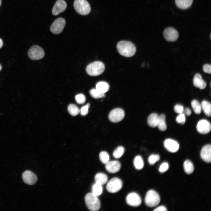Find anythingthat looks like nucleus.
I'll return each mask as SVG.
<instances>
[{
	"label": "nucleus",
	"mask_w": 211,
	"mask_h": 211,
	"mask_svg": "<svg viewBox=\"0 0 211 211\" xmlns=\"http://www.w3.org/2000/svg\"><path fill=\"white\" fill-rule=\"evenodd\" d=\"M117 48L119 53L122 55L130 57L133 56L136 51V48L132 42L127 41H121L118 42Z\"/></svg>",
	"instance_id": "1"
},
{
	"label": "nucleus",
	"mask_w": 211,
	"mask_h": 211,
	"mask_svg": "<svg viewBox=\"0 0 211 211\" xmlns=\"http://www.w3.org/2000/svg\"><path fill=\"white\" fill-rule=\"evenodd\" d=\"M105 66L102 62L95 61L89 64L86 70L87 74L91 76H95L102 74L105 70Z\"/></svg>",
	"instance_id": "2"
},
{
	"label": "nucleus",
	"mask_w": 211,
	"mask_h": 211,
	"mask_svg": "<svg viewBox=\"0 0 211 211\" xmlns=\"http://www.w3.org/2000/svg\"><path fill=\"white\" fill-rule=\"evenodd\" d=\"M85 200L86 206L90 210L96 211L100 209V201L97 196L93 193L87 194L85 197Z\"/></svg>",
	"instance_id": "3"
},
{
	"label": "nucleus",
	"mask_w": 211,
	"mask_h": 211,
	"mask_svg": "<svg viewBox=\"0 0 211 211\" xmlns=\"http://www.w3.org/2000/svg\"><path fill=\"white\" fill-rule=\"evenodd\" d=\"M73 5L75 10L80 15H86L91 11L90 6L86 0H75Z\"/></svg>",
	"instance_id": "4"
},
{
	"label": "nucleus",
	"mask_w": 211,
	"mask_h": 211,
	"mask_svg": "<svg viewBox=\"0 0 211 211\" xmlns=\"http://www.w3.org/2000/svg\"><path fill=\"white\" fill-rule=\"evenodd\" d=\"M144 200L147 206L153 207L159 204L160 198L159 194L153 190H150L147 192Z\"/></svg>",
	"instance_id": "5"
},
{
	"label": "nucleus",
	"mask_w": 211,
	"mask_h": 211,
	"mask_svg": "<svg viewBox=\"0 0 211 211\" xmlns=\"http://www.w3.org/2000/svg\"><path fill=\"white\" fill-rule=\"evenodd\" d=\"M28 55L30 59L37 60L44 57L45 52L40 47L37 45H34L29 50Z\"/></svg>",
	"instance_id": "6"
},
{
	"label": "nucleus",
	"mask_w": 211,
	"mask_h": 211,
	"mask_svg": "<svg viewBox=\"0 0 211 211\" xmlns=\"http://www.w3.org/2000/svg\"><path fill=\"white\" fill-rule=\"evenodd\" d=\"M122 182L118 178L115 177L112 178L107 183L106 188L107 190L110 193H115L119 191L122 188Z\"/></svg>",
	"instance_id": "7"
},
{
	"label": "nucleus",
	"mask_w": 211,
	"mask_h": 211,
	"mask_svg": "<svg viewBox=\"0 0 211 211\" xmlns=\"http://www.w3.org/2000/svg\"><path fill=\"white\" fill-rule=\"evenodd\" d=\"M65 24V20L62 18H59L52 23L50 27V30L54 34H59L62 31Z\"/></svg>",
	"instance_id": "8"
},
{
	"label": "nucleus",
	"mask_w": 211,
	"mask_h": 211,
	"mask_svg": "<svg viewBox=\"0 0 211 211\" xmlns=\"http://www.w3.org/2000/svg\"><path fill=\"white\" fill-rule=\"evenodd\" d=\"M125 116L123 110L120 108H116L112 110L108 115L109 120L113 122H117L122 120Z\"/></svg>",
	"instance_id": "9"
},
{
	"label": "nucleus",
	"mask_w": 211,
	"mask_h": 211,
	"mask_svg": "<svg viewBox=\"0 0 211 211\" xmlns=\"http://www.w3.org/2000/svg\"><path fill=\"white\" fill-rule=\"evenodd\" d=\"M126 200L128 205L133 207L138 206L142 203L141 199L140 196L135 192L129 193L127 196Z\"/></svg>",
	"instance_id": "10"
},
{
	"label": "nucleus",
	"mask_w": 211,
	"mask_h": 211,
	"mask_svg": "<svg viewBox=\"0 0 211 211\" xmlns=\"http://www.w3.org/2000/svg\"><path fill=\"white\" fill-rule=\"evenodd\" d=\"M165 39L167 41L174 42L176 41L178 37V33L176 30L172 27L166 28L163 33Z\"/></svg>",
	"instance_id": "11"
},
{
	"label": "nucleus",
	"mask_w": 211,
	"mask_h": 211,
	"mask_svg": "<svg viewBox=\"0 0 211 211\" xmlns=\"http://www.w3.org/2000/svg\"><path fill=\"white\" fill-rule=\"evenodd\" d=\"M197 129L198 132L202 134H206L210 132L211 130V125L207 120L203 119L200 120L197 125Z\"/></svg>",
	"instance_id": "12"
},
{
	"label": "nucleus",
	"mask_w": 211,
	"mask_h": 211,
	"mask_svg": "<svg viewBox=\"0 0 211 211\" xmlns=\"http://www.w3.org/2000/svg\"><path fill=\"white\" fill-rule=\"evenodd\" d=\"M22 179L26 184L32 185L35 184L37 181V177L33 173L30 171H26L23 174Z\"/></svg>",
	"instance_id": "13"
},
{
	"label": "nucleus",
	"mask_w": 211,
	"mask_h": 211,
	"mask_svg": "<svg viewBox=\"0 0 211 211\" xmlns=\"http://www.w3.org/2000/svg\"><path fill=\"white\" fill-rule=\"evenodd\" d=\"M67 5L64 0H57L52 10L53 15L57 16L64 11L66 9Z\"/></svg>",
	"instance_id": "14"
},
{
	"label": "nucleus",
	"mask_w": 211,
	"mask_h": 211,
	"mask_svg": "<svg viewBox=\"0 0 211 211\" xmlns=\"http://www.w3.org/2000/svg\"><path fill=\"white\" fill-rule=\"evenodd\" d=\"M164 146L166 149L170 152H175L179 148V144L176 141L170 139H167L164 142Z\"/></svg>",
	"instance_id": "15"
},
{
	"label": "nucleus",
	"mask_w": 211,
	"mask_h": 211,
	"mask_svg": "<svg viewBox=\"0 0 211 211\" xmlns=\"http://www.w3.org/2000/svg\"><path fill=\"white\" fill-rule=\"evenodd\" d=\"M121 164L120 162L117 160L108 161L106 164L105 168L106 170L110 173H115L118 171L120 169Z\"/></svg>",
	"instance_id": "16"
},
{
	"label": "nucleus",
	"mask_w": 211,
	"mask_h": 211,
	"mask_svg": "<svg viewBox=\"0 0 211 211\" xmlns=\"http://www.w3.org/2000/svg\"><path fill=\"white\" fill-rule=\"evenodd\" d=\"M200 156L204 161L210 163L211 161V146L207 144L202 148L200 152Z\"/></svg>",
	"instance_id": "17"
},
{
	"label": "nucleus",
	"mask_w": 211,
	"mask_h": 211,
	"mask_svg": "<svg viewBox=\"0 0 211 211\" xmlns=\"http://www.w3.org/2000/svg\"><path fill=\"white\" fill-rule=\"evenodd\" d=\"M194 85L201 89H204L206 87L205 82L202 79V76L199 74H196L193 78V80Z\"/></svg>",
	"instance_id": "18"
},
{
	"label": "nucleus",
	"mask_w": 211,
	"mask_h": 211,
	"mask_svg": "<svg viewBox=\"0 0 211 211\" xmlns=\"http://www.w3.org/2000/svg\"><path fill=\"white\" fill-rule=\"evenodd\" d=\"M176 6L179 8L185 9L189 8L191 5L193 0H175Z\"/></svg>",
	"instance_id": "19"
},
{
	"label": "nucleus",
	"mask_w": 211,
	"mask_h": 211,
	"mask_svg": "<svg viewBox=\"0 0 211 211\" xmlns=\"http://www.w3.org/2000/svg\"><path fill=\"white\" fill-rule=\"evenodd\" d=\"M166 116L164 114H161L158 116L156 126L162 131H165L167 129L166 123Z\"/></svg>",
	"instance_id": "20"
},
{
	"label": "nucleus",
	"mask_w": 211,
	"mask_h": 211,
	"mask_svg": "<svg viewBox=\"0 0 211 211\" xmlns=\"http://www.w3.org/2000/svg\"><path fill=\"white\" fill-rule=\"evenodd\" d=\"M108 178L106 175L103 173H98L95 176L96 183L101 185L107 182Z\"/></svg>",
	"instance_id": "21"
},
{
	"label": "nucleus",
	"mask_w": 211,
	"mask_h": 211,
	"mask_svg": "<svg viewBox=\"0 0 211 211\" xmlns=\"http://www.w3.org/2000/svg\"><path fill=\"white\" fill-rule=\"evenodd\" d=\"M109 85L106 82L100 81L96 85V89L101 93H104L108 91Z\"/></svg>",
	"instance_id": "22"
},
{
	"label": "nucleus",
	"mask_w": 211,
	"mask_h": 211,
	"mask_svg": "<svg viewBox=\"0 0 211 211\" xmlns=\"http://www.w3.org/2000/svg\"><path fill=\"white\" fill-rule=\"evenodd\" d=\"M158 116V114L155 113H152L149 116L147 119V123L149 126L152 127L156 126Z\"/></svg>",
	"instance_id": "23"
},
{
	"label": "nucleus",
	"mask_w": 211,
	"mask_h": 211,
	"mask_svg": "<svg viewBox=\"0 0 211 211\" xmlns=\"http://www.w3.org/2000/svg\"><path fill=\"white\" fill-rule=\"evenodd\" d=\"M201 108L205 114L208 117L211 116V105L208 101H203L201 104Z\"/></svg>",
	"instance_id": "24"
},
{
	"label": "nucleus",
	"mask_w": 211,
	"mask_h": 211,
	"mask_svg": "<svg viewBox=\"0 0 211 211\" xmlns=\"http://www.w3.org/2000/svg\"><path fill=\"white\" fill-rule=\"evenodd\" d=\"M183 167L185 171L188 174H190L193 171L194 166L190 161L187 160L185 161L183 164Z\"/></svg>",
	"instance_id": "25"
},
{
	"label": "nucleus",
	"mask_w": 211,
	"mask_h": 211,
	"mask_svg": "<svg viewBox=\"0 0 211 211\" xmlns=\"http://www.w3.org/2000/svg\"><path fill=\"white\" fill-rule=\"evenodd\" d=\"M134 164L135 168L138 170L141 169L144 167L143 161L142 157L139 155H137L135 157Z\"/></svg>",
	"instance_id": "26"
},
{
	"label": "nucleus",
	"mask_w": 211,
	"mask_h": 211,
	"mask_svg": "<svg viewBox=\"0 0 211 211\" xmlns=\"http://www.w3.org/2000/svg\"><path fill=\"white\" fill-rule=\"evenodd\" d=\"M68 110L69 113L73 116L77 115L80 112V110L78 107L74 104H69L68 107Z\"/></svg>",
	"instance_id": "27"
},
{
	"label": "nucleus",
	"mask_w": 211,
	"mask_h": 211,
	"mask_svg": "<svg viewBox=\"0 0 211 211\" xmlns=\"http://www.w3.org/2000/svg\"><path fill=\"white\" fill-rule=\"evenodd\" d=\"M191 105L195 113L197 114H199L201 111L202 108L201 104L195 100H193L191 103Z\"/></svg>",
	"instance_id": "28"
},
{
	"label": "nucleus",
	"mask_w": 211,
	"mask_h": 211,
	"mask_svg": "<svg viewBox=\"0 0 211 211\" xmlns=\"http://www.w3.org/2000/svg\"><path fill=\"white\" fill-rule=\"evenodd\" d=\"M89 93L91 96L95 98H99L105 97L104 93L100 92L96 89H91Z\"/></svg>",
	"instance_id": "29"
},
{
	"label": "nucleus",
	"mask_w": 211,
	"mask_h": 211,
	"mask_svg": "<svg viewBox=\"0 0 211 211\" xmlns=\"http://www.w3.org/2000/svg\"><path fill=\"white\" fill-rule=\"evenodd\" d=\"M125 149L122 146H119L114 151L113 153V156L116 159L121 157L124 153Z\"/></svg>",
	"instance_id": "30"
},
{
	"label": "nucleus",
	"mask_w": 211,
	"mask_h": 211,
	"mask_svg": "<svg viewBox=\"0 0 211 211\" xmlns=\"http://www.w3.org/2000/svg\"><path fill=\"white\" fill-rule=\"evenodd\" d=\"M103 188L102 185L96 183L92 187L93 193L95 195L98 196L102 193Z\"/></svg>",
	"instance_id": "31"
},
{
	"label": "nucleus",
	"mask_w": 211,
	"mask_h": 211,
	"mask_svg": "<svg viewBox=\"0 0 211 211\" xmlns=\"http://www.w3.org/2000/svg\"><path fill=\"white\" fill-rule=\"evenodd\" d=\"M99 157L101 161L103 164H106L109 161V156L106 152L103 151L100 152Z\"/></svg>",
	"instance_id": "32"
},
{
	"label": "nucleus",
	"mask_w": 211,
	"mask_h": 211,
	"mask_svg": "<svg viewBox=\"0 0 211 211\" xmlns=\"http://www.w3.org/2000/svg\"><path fill=\"white\" fill-rule=\"evenodd\" d=\"M160 159V156L158 154H152L148 158V162L150 165H153Z\"/></svg>",
	"instance_id": "33"
},
{
	"label": "nucleus",
	"mask_w": 211,
	"mask_h": 211,
	"mask_svg": "<svg viewBox=\"0 0 211 211\" xmlns=\"http://www.w3.org/2000/svg\"><path fill=\"white\" fill-rule=\"evenodd\" d=\"M75 99L77 103L80 104L84 103L86 100L85 96L82 94H79L76 95L75 96Z\"/></svg>",
	"instance_id": "34"
},
{
	"label": "nucleus",
	"mask_w": 211,
	"mask_h": 211,
	"mask_svg": "<svg viewBox=\"0 0 211 211\" xmlns=\"http://www.w3.org/2000/svg\"><path fill=\"white\" fill-rule=\"evenodd\" d=\"M176 121L178 123L183 124L186 121V116L184 113H181L176 117Z\"/></svg>",
	"instance_id": "35"
},
{
	"label": "nucleus",
	"mask_w": 211,
	"mask_h": 211,
	"mask_svg": "<svg viewBox=\"0 0 211 211\" xmlns=\"http://www.w3.org/2000/svg\"><path fill=\"white\" fill-rule=\"evenodd\" d=\"M90 106V103H88L86 105L81 108L80 112L81 115L84 116L87 114L88 113V109Z\"/></svg>",
	"instance_id": "36"
},
{
	"label": "nucleus",
	"mask_w": 211,
	"mask_h": 211,
	"mask_svg": "<svg viewBox=\"0 0 211 211\" xmlns=\"http://www.w3.org/2000/svg\"><path fill=\"white\" fill-rule=\"evenodd\" d=\"M169 168L168 164L166 162H164L162 163L160 165L159 171L161 173H164L167 171Z\"/></svg>",
	"instance_id": "37"
},
{
	"label": "nucleus",
	"mask_w": 211,
	"mask_h": 211,
	"mask_svg": "<svg viewBox=\"0 0 211 211\" xmlns=\"http://www.w3.org/2000/svg\"><path fill=\"white\" fill-rule=\"evenodd\" d=\"M174 110L176 113L180 114L183 112L184 108L182 105L176 104L174 106Z\"/></svg>",
	"instance_id": "38"
},
{
	"label": "nucleus",
	"mask_w": 211,
	"mask_h": 211,
	"mask_svg": "<svg viewBox=\"0 0 211 211\" xmlns=\"http://www.w3.org/2000/svg\"><path fill=\"white\" fill-rule=\"evenodd\" d=\"M203 71L205 73L211 74V65L210 64H206L204 65L203 67Z\"/></svg>",
	"instance_id": "39"
},
{
	"label": "nucleus",
	"mask_w": 211,
	"mask_h": 211,
	"mask_svg": "<svg viewBox=\"0 0 211 211\" xmlns=\"http://www.w3.org/2000/svg\"><path fill=\"white\" fill-rule=\"evenodd\" d=\"M167 210L166 207L163 206H159L154 210V211H166Z\"/></svg>",
	"instance_id": "40"
},
{
	"label": "nucleus",
	"mask_w": 211,
	"mask_h": 211,
	"mask_svg": "<svg viewBox=\"0 0 211 211\" xmlns=\"http://www.w3.org/2000/svg\"><path fill=\"white\" fill-rule=\"evenodd\" d=\"M184 112L188 116H190L191 113V110L188 108H186L183 110Z\"/></svg>",
	"instance_id": "41"
},
{
	"label": "nucleus",
	"mask_w": 211,
	"mask_h": 211,
	"mask_svg": "<svg viewBox=\"0 0 211 211\" xmlns=\"http://www.w3.org/2000/svg\"><path fill=\"white\" fill-rule=\"evenodd\" d=\"M3 44V41L2 39L0 38V49L2 47Z\"/></svg>",
	"instance_id": "42"
},
{
	"label": "nucleus",
	"mask_w": 211,
	"mask_h": 211,
	"mask_svg": "<svg viewBox=\"0 0 211 211\" xmlns=\"http://www.w3.org/2000/svg\"><path fill=\"white\" fill-rule=\"evenodd\" d=\"M2 69V66L1 64H0V71Z\"/></svg>",
	"instance_id": "43"
},
{
	"label": "nucleus",
	"mask_w": 211,
	"mask_h": 211,
	"mask_svg": "<svg viewBox=\"0 0 211 211\" xmlns=\"http://www.w3.org/2000/svg\"><path fill=\"white\" fill-rule=\"evenodd\" d=\"M1 0H0V6L1 4Z\"/></svg>",
	"instance_id": "44"
}]
</instances>
